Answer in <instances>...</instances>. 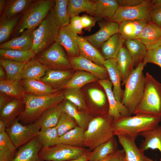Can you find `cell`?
I'll use <instances>...</instances> for the list:
<instances>
[{"label": "cell", "instance_id": "cell-38", "mask_svg": "<svg viewBox=\"0 0 161 161\" xmlns=\"http://www.w3.org/2000/svg\"><path fill=\"white\" fill-rule=\"evenodd\" d=\"M117 143L114 137L100 145L90 152L88 161H101L118 150Z\"/></svg>", "mask_w": 161, "mask_h": 161}, {"label": "cell", "instance_id": "cell-4", "mask_svg": "<svg viewBox=\"0 0 161 161\" xmlns=\"http://www.w3.org/2000/svg\"><path fill=\"white\" fill-rule=\"evenodd\" d=\"M59 28L53 7L41 24L33 30L31 50L38 54L50 47L55 42Z\"/></svg>", "mask_w": 161, "mask_h": 161}, {"label": "cell", "instance_id": "cell-18", "mask_svg": "<svg viewBox=\"0 0 161 161\" xmlns=\"http://www.w3.org/2000/svg\"><path fill=\"white\" fill-rule=\"evenodd\" d=\"M24 107L23 99L12 98L0 109V120L7 126L21 114Z\"/></svg>", "mask_w": 161, "mask_h": 161}, {"label": "cell", "instance_id": "cell-8", "mask_svg": "<svg viewBox=\"0 0 161 161\" xmlns=\"http://www.w3.org/2000/svg\"><path fill=\"white\" fill-rule=\"evenodd\" d=\"M89 150L83 147L59 144L42 148L39 155L44 161H68L80 157Z\"/></svg>", "mask_w": 161, "mask_h": 161}, {"label": "cell", "instance_id": "cell-17", "mask_svg": "<svg viewBox=\"0 0 161 161\" xmlns=\"http://www.w3.org/2000/svg\"><path fill=\"white\" fill-rule=\"evenodd\" d=\"M42 147L36 137L20 147L10 161H44L39 155Z\"/></svg>", "mask_w": 161, "mask_h": 161}, {"label": "cell", "instance_id": "cell-25", "mask_svg": "<svg viewBox=\"0 0 161 161\" xmlns=\"http://www.w3.org/2000/svg\"><path fill=\"white\" fill-rule=\"evenodd\" d=\"M59 104L62 112L72 117L78 125L86 130L92 119L86 112L79 111L77 107L69 101L65 100Z\"/></svg>", "mask_w": 161, "mask_h": 161}, {"label": "cell", "instance_id": "cell-29", "mask_svg": "<svg viewBox=\"0 0 161 161\" xmlns=\"http://www.w3.org/2000/svg\"><path fill=\"white\" fill-rule=\"evenodd\" d=\"M48 69L36 58H34L25 64L20 80H40L45 75Z\"/></svg>", "mask_w": 161, "mask_h": 161}, {"label": "cell", "instance_id": "cell-22", "mask_svg": "<svg viewBox=\"0 0 161 161\" xmlns=\"http://www.w3.org/2000/svg\"><path fill=\"white\" fill-rule=\"evenodd\" d=\"M77 41L80 55L97 64L103 66L105 59L97 48L81 36L78 35Z\"/></svg>", "mask_w": 161, "mask_h": 161}, {"label": "cell", "instance_id": "cell-47", "mask_svg": "<svg viewBox=\"0 0 161 161\" xmlns=\"http://www.w3.org/2000/svg\"><path fill=\"white\" fill-rule=\"evenodd\" d=\"M78 126L75 121L72 117L62 112L56 127L60 137Z\"/></svg>", "mask_w": 161, "mask_h": 161}, {"label": "cell", "instance_id": "cell-34", "mask_svg": "<svg viewBox=\"0 0 161 161\" xmlns=\"http://www.w3.org/2000/svg\"><path fill=\"white\" fill-rule=\"evenodd\" d=\"M95 7L94 0H69L68 14L70 18L83 12L94 16Z\"/></svg>", "mask_w": 161, "mask_h": 161}, {"label": "cell", "instance_id": "cell-43", "mask_svg": "<svg viewBox=\"0 0 161 161\" xmlns=\"http://www.w3.org/2000/svg\"><path fill=\"white\" fill-rule=\"evenodd\" d=\"M37 137L43 148L53 146L59 144L60 137L56 127L40 130Z\"/></svg>", "mask_w": 161, "mask_h": 161}, {"label": "cell", "instance_id": "cell-35", "mask_svg": "<svg viewBox=\"0 0 161 161\" xmlns=\"http://www.w3.org/2000/svg\"><path fill=\"white\" fill-rule=\"evenodd\" d=\"M34 1L6 0V6L1 16L7 18H12L20 16L21 14H23L29 8Z\"/></svg>", "mask_w": 161, "mask_h": 161}, {"label": "cell", "instance_id": "cell-61", "mask_svg": "<svg viewBox=\"0 0 161 161\" xmlns=\"http://www.w3.org/2000/svg\"><path fill=\"white\" fill-rule=\"evenodd\" d=\"M153 1V5H161V0H154Z\"/></svg>", "mask_w": 161, "mask_h": 161}, {"label": "cell", "instance_id": "cell-16", "mask_svg": "<svg viewBox=\"0 0 161 161\" xmlns=\"http://www.w3.org/2000/svg\"><path fill=\"white\" fill-rule=\"evenodd\" d=\"M137 39L145 46L147 50L155 49L161 45V27L149 22Z\"/></svg>", "mask_w": 161, "mask_h": 161}, {"label": "cell", "instance_id": "cell-49", "mask_svg": "<svg viewBox=\"0 0 161 161\" xmlns=\"http://www.w3.org/2000/svg\"><path fill=\"white\" fill-rule=\"evenodd\" d=\"M143 62L146 64L148 63L156 64L161 68V45L155 49L147 50Z\"/></svg>", "mask_w": 161, "mask_h": 161}, {"label": "cell", "instance_id": "cell-32", "mask_svg": "<svg viewBox=\"0 0 161 161\" xmlns=\"http://www.w3.org/2000/svg\"><path fill=\"white\" fill-rule=\"evenodd\" d=\"M94 16L97 20L112 18L119 7L117 0H96Z\"/></svg>", "mask_w": 161, "mask_h": 161}, {"label": "cell", "instance_id": "cell-6", "mask_svg": "<svg viewBox=\"0 0 161 161\" xmlns=\"http://www.w3.org/2000/svg\"><path fill=\"white\" fill-rule=\"evenodd\" d=\"M55 0H34L23 14L12 35L16 37L26 30H34L38 27L54 7Z\"/></svg>", "mask_w": 161, "mask_h": 161}, {"label": "cell", "instance_id": "cell-13", "mask_svg": "<svg viewBox=\"0 0 161 161\" xmlns=\"http://www.w3.org/2000/svg\"><path fill=\"white\" fill-rule=\"evenodd\" d=\"M73 69L88 72L99 80L107 79L108 74L106 68L83 57L79 55L68 57Z\"/></svg>", "mask_w": 161, "mask_h": 161}, {"label": "cell", "instance_id": "cell-26", "mask_svg": "<svg viewBox=\"0 0 161 161\" xmlns=\"http://www.w3.org/2000/svg\"><path fill=\"white\" fill-rule=\"evenodd\" d=\"M125 40L119 33L110 37L100 47L101 53L105 60L116 59L120 49L123 47Z\"/></svg>", "mask_w": 161, "mask_h": 161}, {"label": "cell", "instance_id": "cell-12", "mask_svg": "<svg viewBox=\"0 0 161 161\" xmlns=\"http://www.w3.org/2000/svg\"><path fill=\"white\" fill-rule=\"evenodd\" d=\"M99 84L103 87L109 103L108 114L114 120L121 117L131 116L126 108L121 102L117 101L113 92V85L109 79L99 80Z\"/></svg>", "mask_w": 161, "mask_h": 161}, {"label": "cell", "instance_id": "cell-1", "mask_svg": "<svg viewBox=\"0 0 161 161\" xmlns=\"http://www.w3.org/2000/svg\"><path fill=\"white\" fill-rule=\"evenodd\" d=\"M161 121L159 117L149 114L121 117L113 120L114 135H122L135 140L140 133L154 129Z\"/></svg>", "mask_w": 161, "mask_h": 161}, {"label": "cell", "instance_id": "cell-51", "mask_svg": "<svg viewBox=\"0 0 161 161\" xmlns=\"http://www.w3.org/2000/svg\"><path fill=\"white\" fill-rule=\"evenodd\" d=\"M80 19L83 28L89 32L95 25L97 21L95 17L86 15L80 16Z\"/></svg>", "mask_w": 161, "mask_h": 161}, {"label": "cell", "instance_id": "cell-57", "mask_svg": "<svg viewBox=\"0 0 161 161\" xmlns=\"http://www.w3.org/2000/svg\"><path fill=\"white\" fill-rule=\"evenodd\" d=\"M6 72L4 68L0 65V80L5 79L7 78Z\"/></svg>", "mask_w": 161, "mask_h": 161}, {"label": "cell", "instance_id": "cell-53", "mask_svg": "<svg viewBox=\"0 0 161 161\" xmlns=\"http://www.w3.org/2000/svg\"><path fill=\"white\" fill-rule=\"evenodd\" d=\"M145 0H117L119 6L132 7L140 4Z\"/></svg>", "mask_w": 161, "mask_h": 161}, {"label": "cell", "instance_id": "cell-2", "mask_svg": "<svg viewBox=\"0 0 161 161\" xmlns=\"http://www.w3.org/2000/svg\"><path fill=\"white\" fill-rule=\"evenodd\" d=\"M64 99L63 92L45 95L26 94L23 98L24 109L18 119L25 123H32L45 111L59 104Z\"/></svg>", "mask_w": 161, "mask_h": 161}, {"label": "cell", "instance_id": "cell-28", "mask_svg": "<svg viewBox=\"0 0 161 161\" xmlns=\"http://www.w3.org/2000/svg\"><path fill=\"white\" fill-rule=\"evenodd\" d=\"M115 59L121 77L122 85H123L134 69L133 61L127 50L123 47L120 50Z\"/></svg>", "mask_w": 161, "mask_h": 161}, {"label": "cell", "instance_id": "cell-20", "mask_svg": "<svg viewBox=\"0 0 161 161\" xmlns=\"http://www.w3.org/2000/svg\"><path fill=\"white\" fill-rule=\"evenodd\" d=\"M125 154L126 161H154L145 156L143 151L138 148L135 140L124 136H117Z\"/></svg>", "mask_w": 161, "mask_h": 161}, {"label": "cell", "instance_id": "cell-58", "mask_svg": "<svg viewBox=\"0 0 161 161\" xmlns=\"http://www.w3.org/2000/svg\"><path fill=\"white\" fill-rule=\"evenodd\" d=\"M6 0H0V16L2 14L5 8Z\"/></svg>", "mask_w": 161, "mask_h": 161}, {"label": "cell", "instance_id": "cell-11", "mask_svg": "<svg viewBox=\"0 0 161 161\" xmlns=\"http://www.w3.org/2000/svg\"><path fill=\"white\" fill-rule=\"evenodd\" d=\"M40 129L36 121L26 125L16 119L7 127L6 131L17 148L38 135Z\"/></svg>", "mask_w": 161, "mask_h": 161}, {"label": "cell", "instance_id": "cell-48", "mask_svg": "<svg viewBox=\"0 0 161 161\" xmlns=\"http://www.w3.org/2000/svg\"><path fill=\"white\" fill-rule=\"evenodd\" d=\"M88 94L92 102L98 107L104 106L106 103V97L103 91L98 89H88Z\"/></svg>", "mask_w": 161, "mask_h": 161}, {"label": "cell", "instance_id": "cell-63", "mask_svg": "<svg viewBox=\"0 0 161 161\" xmlns=\"http://www.w3.org/2000/svg\"><path fill=\"white\" fill-rule=\"evenodd\" d=\"M154 161H157V160L156 159Z\"/></svg>", "mask_w": 161, "mask_h": 161}, {"label": "cell", "instance_id": "cell-40", "mask_svg": "<svg viewBox=\"0 0 161 161\" xmlns=\"http://www.w3.org/2000/svg\"><path fill=\"white\" fill-rule=\"evenodd\" d=\"M20 16L7 18L3 16L0 18V43L5 42L12 35L20 20Z\"/></svg>", "mask_w": 161, "mask_h": 161}, {"label": "cell", "instance_id": "cell-55", "mask_svg": "<svg viewBox=\"0 0 161 161\" xmlns=\"http://www.w3.org/2000/svg\"><path fill=\"white\" fill-rule=\"evenodd\" d=\"M91 151L89 150L80 157L68 161H88Z\"/></svg>", "mask_w": 161, "mask_h": 161}, {"label": "cell", "instance_id": "cell-10", "mask_svg": "<svg viewBox=\"0 0 161 161\" xmlns=\"http://www.w3.org/2000/svg\"><path fill=\"white\" fill-rule=\"evenodd\" d=\"M153 1L145 0L138 5L132 7L119 6L113 17L108 21L119 23L126 21L140 20L151 22L150 12Z\"/></svg>", "mask_w": 161, "mask_h": 161}, {"label": "cell", "instance_id": "cell-36", "mask_svg": "<svg viewBox=\"0 0 161 161\" xmlns=\"http://www.w3.org/2000/svg\"><path fill=\"white\" fill-rule=\"evenodd\" d=\"M85 130L78 126L60 137L59 144L77 147L84 146Z\"/></svg>", "mask_w": 161, "mask_h": 161}, {"label": "cell", "instance_id": "cell-3", "mask_svg": "<svg viewBox=\"0 0 161 161\" xmlns=\"http://www.w3.org/2000/svg\"><path fill=\"white\" fill-rule=\"evenodd\" d=\"M146 64L140 62L132 71L125 83L121 103L131 116L134 114L143 95L145 82L143 70Z\"/></svg>", "mask_w": 161, "mask_h": 161}, {"label": "cell", "instance_id": "cell-64", "mask_svg": "<svg viewBox=\"0 0 161 161\" xmlns=\"http://www.w3.org/2000/svg\"><path fill=\"white\" fill-rule=\"evenodd\" d=\"M160 161H161V158H160Z\"/></svg>", "mask_w": 161, "mask_h": 161}, {"label": "cell", "instance_id": "cell-39", "mask_svg": "<svg viewBox=\"0 0 161 161\" xmlns=\"http://www.w3.org/2000/svg\"><path fill=\"white\" fill-rule=\"evenodd\" d=\"M35 54L31 49L20 50L0 49V58L26 63L34 58Z\"/></svg>", "mask_w": 161, "mask_h": 161}, {"label": "cell", "instance_id": "cell-37", "mask_svg": "<svg viewBox=\"0 0 161 161\" xmlns=\"http://www.w3.org/2000/svg\"><path fill=\"white\" fill-rule=\"evenodd\" d=\"M124 44L132 59L135 68L143 61L147 50L145 46L137 39L125 40Z\"/></svg>", "mask_w": 161, "mask_h": 161}, {"label": "cell", "instance_id": "cell-50", "mask_svg": "<svg viewBox=\"0 0 161 161\" xmlns=\"http://www.w3.org/2000/svg\"><path fill=\"white\" fill-rule=\"evenodd\" d=\"M150 18L151 22L161 27V5H153Z\"/></svg>", "mask_w": 161, "mask_h": 161}, {"label": "cell", "instance_id": "cell-19", "mask_svg": "<svg viewBox=\"0 0 161 161\" xmlns=\"http://www.w3.org/2000/svg\"><path fill=\"white\" fill-rule=\"evenodd\" d=\"M72 75V72L69 70L48 69L40 80L50 86L55 91L64 88Z\"/></svg>", "mask_w": 161, "mask_h": 161}, {"label": "cell", "instance_id": "cell-31", "mask_svg": "<svg viewBox=\"0 0 161 161\" xmlns=\"http://www.w3.org/2000/svg\"><path fill=\"white\" fill-rule=\"evenodd\" d=\"M62 113L59 104L49 109L43 113L35 121L40 130L55 127Z\"/></svg>", "mask_w": 161, "mask_h": 161}, {"label": "cell", "instance_id": "cell-62", "mask_svg": "<svg viewBox=\"0 0 161 161\" xmlns=\"http://www.w3.org/2000/svg\"><path fill=\"white\" fill-rule=\"evenodd\" d=\"M113 154L109 155L101 161H109Z\"/></svg>", "mask_w": 161, "mask_h": 161}, {"label": "cell", "instance_id": "cell-14", "mask_svg": "<svg viewBox=\"0 0 161 161\" xmlns=\"http://www.w3.org/2000/svg\"><path fill=\"white\" fill-rule=\"evenodd\" d=\"M100 29L91 35L84 37L97 49L110 37L119 33L120 24L110 21H100L98 23Z\"/></svg>", "mask_w": 161, "mask_h": 161}, {"label": "cell", "instance_id": "cell-45", "mask_svg": "<svg viewBox=\"0 0 161 161\" xmlns=\"http://www.w3.org/2000/svg\"><path fill=\"white\" fill-rule=\"evenodd\" d=\"M65 99L67 100L82 110L87 109V106L80 89H65L63 92Z\"/></svg>", "mask_w": 161, "mask_h": 161}, {"label": "cell", "instance_id": "cell-30", "mask_svg": "<svg viewBox=\"0 0 161 161\" xmlns=\"http://www.w3.org/2000/svg\"><path fill=\"white\" fill-rule=\"evenodd\" d=\"M144 138L139 148L145 151L149 149H158L161 154V126L159 125L153 129L140 133Z\"/></svg>", "mask_w": 161, "mask_h": 161}, {"label": "cell", "instance_id": "cell-41", "mask_svg": "<svg viewBox=\"0 0 161 161\" xmlns=\"http://www.w3.org/2000/svg\"><path fill=\"white\" fill-rule=\"evenodd\" d=\"M97 79L95 76L88 72L78 71L72 75L64 88L80 89L85 84L95 81Z\"/></svg>", "mask_w": 161, "mask_h": 161}, {"label": "cell", "instance_id": "cell-5", "mask_svg": "<svg viewBox=\"0 0 161 161\" xmlns=\"http://www.w3.org/2000/svg\"><path fill=\"white\" fill-rule=\"evenodd\" d=\"M113 120L108 114L92 119L85 131L84 146L91 151L114 137Z\"/></svg>", "mask_w": 161, "mask_h": 161}, {"label": "cell", "instance_id": "cell-44", "mask_svg": "<svg viewBox=\"0 0 161 161\" xmlns=\"http://www.w3.org/2000/svg\"><path fill=\"white\" fill-rule=\"evenodd\" d=\"M69 0H55L54 6L55 18L60 27L70 24L71 18L67 12Z\"/></svg>", "mask_w": 161, "mask_h": 161}, {"label": "cell", "instance_id": "cell-27", "mask_svg": "<svg viewBox=\"0 0 161 161\" xmlns=\"http://www.w3.org/2000/svg\"><path fill=\"white\" fill-rule=\"evenodd\" d=\"M0 94L12 98L23 99L26 94L21 80L6 78L0 80Z\"/></svg>", "mask_w": 161, "mask_h": 161}, {"label": "cell", "instance_id": "cell-56", "mask_svg": "<svg viewBox=\"0 0 161 161\" xmlns=\"http://www.w3.org/2000/svg\"><path fill=\"white\" fill-rule=\"evenodd\" d=\"M11 98L7 95L0 94V109Z\"/></svg>", "mask_w": 161, "mask_h": 161}, {"label": "cell", "instance_id": "cell-59", "mask_svg": "<svg viewBox=\"0 0 161 161\" xmlns=\"http://www.w3.org/2000/svg\"><path fill=\"white\" fill-rule=\"evenodd\" d=\"M6 125L1 120H0V133L6 131Z\"/></svg>", "mask_w": 161, "mask_h": 161}, {"label": "cell", "instance_id": "cell-7", "mask_svg": "<svg viewBox=\"0 0 161 161\" xmlns=\"http://www.w3.org/2000/svg\"><path fill=\"white\" fill-rule=\"evenodd\" d=\"M145 78L143 95L134 114L151 115L161 118V83L148 72Z\"/></svg>", "mask_w": 161, "mask_h": 161}, {"label": "cell", "instance_id": "cell-9", "mask_svg": "<svg viewBox=\"0 0 161 161\" xmlns=\"http://www.w3.org/2000/svg\"><path fill=\"white\" fill-rule=\"evenodd\" d=\"M36 58L48 69L69 70L73 68L63 47L56 42L39 53Z\"/></svg>", "mask_w": 161, "mask_h": 161}, {"label": "cell", "instance_id": "cell-24", "mask_svg": "<svg viewBox=\"0 0 161 161\" xmlns=\"http://www.w3.org/2000/svg\"><path fill=\"white\" fill-rule=\"evenodd\" d=\"M149 22L140 20H127L119 23V33L125 40L137 39Z\"/></svg>", "mask_w": 161, "mask_h": 161}, {"label": "cell", "instance_id": "cell-42", "mask_svg": "<svg viewBox=\"0 0 161 161\" xmlns=\"http://www.w3.org/2000/svg\"><path fill=\"white\" fill-rule=\"evenodd\" d=\"M26 63L6 59H0V65L6 72V78L9 79L20 80Z\"/></svg>", "mask_w": 161, "mask_h": 161}, {"label": "cell", "instance_id": "cell-21", "mask_svg": "<svg viewBox=\"0 0 161 161\" xmlns=\"http://www.w3.org/2000/svg\"><path fill=\"white\" fill-rule=\"evenodd\" d=\"M103 66L107 70L110 80L112 84L113 92L115 98L118 102H121L124 90L121 88L122 78L116 59L111 58L105 60Z\"/></svg>", "mask_w": 161, "mask_h": 161}, {"label": "cell", "instance_id": "cell-52", "mask_svg": "<svg viewBox=\"0 0 161 161\" xmlns=\"http://www.w3.org/2000/svg\"><path fill=\"white\" fill-rule=\"evenodd\" d=\"M69 24L72 29L78 35L82 33L83 28L80 16L78 15L71 17Z\"/></svg>", "mask_w": 161, "mask_h": 161}, {"label": "cell", "instance_id": "cell-23", "mask_svg": "<svg viewBox=\"0 0 161 161\" xmlns=\"http://www.w3.org/2000/svg\"><path fill=\"white\" fill-rule=\"evenodd\" d=\"M33 30L24 31L18 36L0 44V49L20 50L31 49Z\"/></svg>", "mask_w": 161, "mask_h": 161}, {"label": "cell", "instance_id": "cell-60", "mask_svg": "<svg viewBox=\"0 0 161 161\" xmlns=\"http://www.w3.org/2000/svg\"><path fill=\"white\" fill-rule=\"evenodd\" d=\"M0 161H8V159L4 153L0 150Z\"/></svg>", "mask_w": 161, "mask_h": 161}, {"label": "cell", "instance_id": "cell-33", "mask_svg": "<svg viewBox=\"0 0 161 161\" xmlns=\"http://www.w3.org/2000/svg\"><path fill=\"white\" fill-rule=\"evenodd\" d=\"M26 94L45 95L54 93L50 86L40 80L23 79L21 80Z\"/></svg>", "mask_w": 161, "mask_h": 161}, {"label": "cell", "instance_id": "cell-46", "mask_svg": "<svg viewBox=\"0 0 161 161\" xmlns=\"http://www.w3.org/2000/svg\"><path fill=\"white\" fill-rule=\"evenodd\" d=\"M16 148L6 131L0 133V150L5 155L8 161L14 157Z\"/></svg>", "mask_w": 161, "mask_h": 161}, {"label": "cell", "instance_id": "cell-15", "mask_svg": "<svg viewBox=\"0 0 161 161\" xmlns=\"http://www.w3.org/2000/svg\"><path fill=\"white\" fill-rule=\"evenodd\" d=\"M78 35L69 24L66 26L60 27L55 42L64 48L69 56H78L80 55L77 41Z\"/></svg>", "mask_w": 161, "mask_h": 161}, {"label": "cell", "instance_id": "cell-54", "mask_svg": "<svg viewBox=\"0 0 161 161\" xmlns=\"http://www.w3.org/2000/svg\"><path fill=\"white\" fill-rule=\"evenodd\" d=\"M109 161H126L124 150H118L113 153Z\"/></svg>", "mask_w": 161, "mask_h": 161}]
</instances>
